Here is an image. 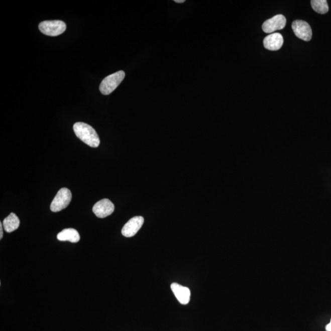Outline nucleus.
Returning a JSON list of instances; mask_svg holds the SVG:
<instances>
[{
  "label": "nucleus",
  "instance_id": "nucleus-1",
  "mask_svg": "<svg viewBox=\"0 0 331 331\" xmlns=\"http://www.w3.org/2000/svg\"><path fill=\"white\" fill-rule=\"evenodd\" d=\"M73 130L77 137L88 146L94 148L99 146V136L96 131L90 125L83 122H77L74 125Z\"/></svg>",
  "mask_w": 331,
  "mask_h": 331
},
{
  "label": "nucleus",
  "instance_id": "nucleus-2",
  "mask_svg": "<svg viewBox=\"0 0 331 331\" xmlns=\"http://www.w3.org/2000/svg\"><path fill=\"white\" fill-rule=\"evenodd\" d=\"M125 76V73L123 71H119L107 76L100 84V91L104 95H108L113 93L121 84L122 80L124 79Z\"/></svg>",
  "mask_w": 331,
  "mask_h": 331
},
{
  "label": "nucleus",
  "instance_id": "nucleus-3",
  "mask_svg": "<svg viewBox=\"0 0 331 331\" xmlns=\"http://www.w3.org/2000/svg\"><path fill=\"white\" fill-rule=\"evenodd\" d=\"M39 29L44 35L57 37L65 32L66 25L65 22L61 21H43L39 24Z\"/></svg>",
  "mask_w": 331,
  "mask_h": 331
},
{
  "label": "nucleus",
  "instance_id": "nucleus-4",
  "mask_svg": "<svg viewBox=\"0 0 331 331\" xmlns=\"http://www.w3.org/2000/svg\"><path fill=\"white\" fill-rule=\"evenodd\" d=\"M72 199L70 190L66 188H61L54 197L51 204L52 212H57L68 206Z\"/></svg>",
  "mask_w": 331,
  "mask_h": 331
},
{
  "label": "nucleus",
  "instance_id": "nucleus-5",
  "mask_svg": "<svg viewBox=\"0 0 331 331\" xmlns=\"http://www.w3.org/2000/svg\"><path fill=\"white\" fill-rule=\"evenodd\" d=\"M292 29L297 38L305 41L311 40L312 30L307 22L300 20L295 21L292 24Z\"/></svg>",
  "mask_w": 331,
  "mask_h": 331
},
{
  "label": "nucleus",
  "instance_id": "nucleus-6",
  "mask_svg": "<svg viewBox=\"0 0 331 331\" xmlns=\"http://www.w3.org/2000/svg\"><path fill=\"white\" fill-rule=\"evenodd\" d=\"M144 218L143 216H137L130 219L122 228V235L127 238H132L137 234L143 226Z\"/></svg>",
  "mask_w": 331,
  "mask_h": 331
},
{
  "label": "nucleus",
  "instance_id": "nucleus-7",
  "mask_svg": "<svg viewBox=\"0 0 331 331\" xmlns=\"http://www.w3.org/2000/svg\"><path fill=\"white\" fill-rule=\"evenodd\" d=\"M115 207L112 202L108 199H103L97 202L93 207V212L97 217L103 218L109 216L114 212Z\"/></svg>",
  "mask_w": 331,
  "mask_h": 331
},
{
  "label": "nucleus",
  "instance_id": "nucleus-8",
  "mask_svg": "<svg viewBox=\"0 0 331 331\" xmlns=\"http://www.w3.org/2000/svg\"><path fill=\"white\" fill-rule=\"evenodd\" d=\"M286 23V20L285 16L282 15H278L264 22L262 29L264 32L271 33L277 31V30L284 29Z\"/></svg>",
  "mask_w": 331,
  "mask_h": 331
},
{
  "label": "nucleus",
  "instance_id": "nucleus-9",
  "mask_svg": "<svg viewBox=\"0 0 331 331\" xmlns=\"http://www.w3.org/2000/svg\"><path fill=\"white\" fill-rule=\"evenodd\" d=\"M171 288L175 296L180 304L182 305L188 304L190 300L191 292L190 289L178 284L176 283H172Z\"/></svg>",
  "mask_w": 331,
  "mask_h": 331
},
{
  "label": "nucleus",
  "instance_id": "nucleus-10",
  "mask_svg": "<svg viewBox=\"0 0 331 331\" xmlns=\"http://www.w3.org/2000/svg\"><path fill=\"white\" fill-rule=\"evenodd\" d=\"M264 46L269 51H276L282 47L283 38L279 33H272L264 39Z\"/></svg>",
  "mask_w": 331,
  "mask_h": 331
},
{
  "label": "nucleus",
  "instance_id": "nucleus-11",
  "mask_svg": "<svg viewBox=\"0 0 331 331\" xmlns=\"http://www.w3.org/2000/svg\"><path fill=\"white\" fill-rule=\"evenodd\" d=\"M57 239L60 241H69L72 243H77L80 241V238L77 230L73 228H68L58 233Z\"/></svg>",
  "mask_w": 331,
  "mask_h": 331
},
{
  "label": "nucleus",
  "instance_id": "nucleus-12",
  "mask_svg": "<svg viewBox=\"0 0 331 331\" xmlns=\"http://www.w3.org/2000/svg\"><path fill=\"white\" fill-rule=\"evenodd\" d=\"M3 225L6 232L12 233L18 229L20 225V220L15 213H11L9 216L4 219Z\"/></svg>",
  "mask_w": 331,
  "mask_h": 331
},
{
  "label": "nucleus",
  "instance_id": "nucleus-13",
  "mask_svg": "<svg viewBox=\"0 0 331 331\" xmlns=\"http://www.w3.org/2000/svg\"><path fill=\"white\" fill-rule=\"evenodd\" d=\"M311 5L314 11L321 15H324L329 11L326 0H312Z\"/></svg>",
  "mask_w": 331,
  "mask_h": 331
},
{
  "label": "nucleus",
  "instance_id": "nucleus-14",
  "mask_svg": "<svg viewBox=\"0 0 331 331\" xmlns=\"http://www.w3.org/2000/svg\"><path fill=\"white\" fill-rule=\"evenodd\" d=\"M3 225L2 223L0 222V239H2L4 237V230H3Z\"/></svg>",
  "mask_w": 331,
  "mask_h": 331
},
{
  "label": "nucleus",
  "instance_id": "nucleus-15",
  "mask_svg": "<svg viewBox=\"0 0 331 331\" xmlns=\"http://www.w3.org/2000/svg\"><path fill=\"white\" fill-rule=\"evenodd\" d=\"M326 331H331V319L329 324H327L326 326Z\"/></svg>",
  "mask_w": 331,
  "mask_h": 331
},
{
  "label": "nucleus",
  "instance_id": "nucleus-16",
  "mask_svg": "<svg viewBox=\"0 0 331 331\" xmlns=\"http://www.w3.org/2000/svg\"><path fill=\"white\" fill-rule=\"evenodd\" d=\"M174 2L177 3V4H183V3H184L185 1V0H175Z\"/></svg>",
  "mask_w": 331,
  "mask_h": 331
}]
</instances>
